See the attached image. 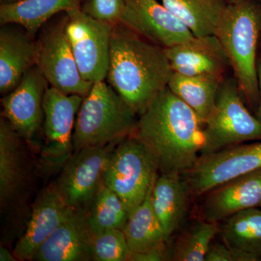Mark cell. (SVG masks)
<instances>
[{"label": "cell", "instance_id": "obj_11", "mask_svg": "<svg viewBox=\"0 0 261 261\" xmlns=\"http://www.w3.org/2000/svg\"><path fill=\"white\" fill-rule=\"evenodd\" d=\"M37 48L36 64L50 87L67 94H88L93 84L81 75L65 33V18L43 31Z\"/></svg>", "mask_w": 261, "mask_h": 261}, {"label": "cell", "instance_id": "obj_22", "mask_svg": "<svg viewBox=\"0 0 261 261\" xmlns=\"http://www.w3.org/2000/svg\"><path fill=\"white\" fill-rule=\"evenodd\" d=\"M224 81L215 77L189 76L173 73L168 87L205 123L214 111L218 93Z\"/></svg>", "mask_w": 261, "mask_h": 261}, {"label": "cell", "instance_id": "obj_6", "mask_svg": "<svg viewBox=\"0 0 261 261\" xmlns=\"http://www.w3.org/2000/svg\"><path fill=\"white\" fill-rule=\"evenodd\" d=\"M240 94L237 82L228 80L221 84L214 111L205 122L201 155L261 140V122L249 111Z\"/></svg>", "mask_w": 261, "mask_h": 261}, {"label": "cell", "instance_id": "obj_3", "mask_svg": "<svg viewBox=\"0 0 261 261\" xmlns=\"http://www.w3.org/2000/svg\"><path fill=\"white\" fill-rule=\"evenodd\" d=\"M261 32V10L252 0L228 4L215 35L222 44L232 68L239 90L249 106L260 101L257 49Z\"/></svg>", "mask_w": 261, "mask_h": 261}, {"label": "cell", "instance_id": "obj_17", "mask_svg": "<svg viewBox=\"0 0 261 261\" xmlns=\"http://www.w3.org/2000/svg\"><path fill=\"white\" fill-rule=\"evenodd\" d=\"M87 212L75 211L39 246L32 260H92L94 233L89 227Z\"/></svg>", "mask_w": 261, "mask_h": 261}, {"label": "cell", "instance_id": "obj_30", "mask_svg": "<svg viewBox=\"0 0 261 261\" xmlns=\"http://www.w3.org/2000/svg\"><path fill=\"white\" fill-rule=\"evenodd\" d=\"M260 259L248 252L231 248L223 243L211 244L205 261H257Z\"/></svg>", "mask_w": 261, "mask_h": 261}, {"label": "cell", "instance_id": "obj_36", "mask_svg": "<svg viewBox=\"0 0 261 261\" xmlns=\"http://www.w3.org/2000/svg\"><path fill=\"white\" fill-rule=\"evenodd\" d=\"M259 1H260V5H261V0H259Z\"/></svg>", "mask_w": 261, "mask_h": 261}, {"label": "cell", "instance_id": "obj_33", "mask_svg": "<svg viewBox=\"0 0 261 261\" xmlns=\"http://www.w3.org/2000/svg\"><path fill=\"white\" fill-rule=\"evenodd\" d=\"M0 260L15 261L18 260V258L15 257L14 253H12L5 247H1L0 248Z\"/></svg>", "mask_w": 261, "mask_h": 261}, {"label": "cell", "instance_id": "obj_29", "mask_svg": "<svg viewBox=\"0 0 261 261\" xmlns=\"http://www.w3.org/2000/svg\"><path fill=\"white\" fill-rule=\"evenodd\" d=\"M127 0H86L82 10L86 14L99 20L115 25L120 19Z\"/></svg>", "mask_w": 261, "mask_h": 261}, {"label": "cell", "instance_id": "obj_31", "mask_svg": "<svg viewBox=\"0 0 261 261\" xmlns=\"http://www.w3.org/2000/svg\"><path fill=\"white\" fill-rule=\"evenodd\" d=\"M166 242L149 247L142 251L130 254L128 260L162 261L168 260V252Z\"/></svg>", "mask_w": 261, "mask_h": 261}, {"label": "cell", "instance_id": "obj_8", "mask_svg": "<svg viewBox=\"0 0 261 261\" xmlns=\"http://www.w3.org/2000/svg\"><path fill=\"white\" fill-rule=\"evenodd\" d=\"M260 168L261 140L202 154L183 176L191 195L199 197L225 182Z\"/></svg>", "mask_w": 261, "mask_h": 261}, {"label": "cell", "instance_id": "obj_28", "mask_svg": "<svg viewBox=\"0 0 261 261\" xmlns=\"http://www.w3.org/2000/svg\"><path fill=\"white\" fill-rule=\"evenodd\" d=\"M130 251L123 229H111L95 233L91 245V258L94 261L128 260Z\"/></svg>", "mask_w": 261, "mask_h": 261}, {"label": "cell", "instance_id": "obj_35", "mask_svg": "<svg viewBox=\"0 0 261 261\" xmlns=\"http://www.w3.org/2000/svg\"><path fill=\"white\" fill-rule=\"evenodd\" d=\"M228 4H231V3H238V2L241 1V0H226Z\"/></svg>", "mask_w": 261, "mask_h": 261}, {"label": "cell", "instance_id": "obj_5", "mask_svg": "<svg viewBox=\"0 0 261 261\" xmlns=\"http://www.w3.org/2000/svg\"><path fill=\"white\" fill-rule=\"evenodd\" d=\"M159 166L147 146L135 135L120 141L103 175V185L121 199L128 216L145 200Z\"/></svg>", "mask_w": 261, "mask_h": 261}, {"label": "cell", "instance_id": "obj_19", "mask_svg": "<svg viewBox=\"0 0 261 261\" xmlns=\"http://www.w3.org/2000/svg\"><path fill=\"white\" fill-rule=\"evenodd\" d=\"M190 195L183 174L161 173L156 178L152 192V206L166 241L185 222Z\"/></svg>", "mask_w": 261, "mask_h": 261}, {"label": "cell", "instance_id": "obj_13", "mask_svg": "<svg viewBox=\"0 0 261 261\" xmlns=\"http://www.w3.org/2000/svg\"><path fill=\"white\" fill-rule=\"evenodd\" d=\"M47 84L35 64L25 72L17 87L2 99L3 118L22 138L32 140L42 126L43 97Z\"/></svg>", "mask_w": 261, "mask_h": 261}, {"label": "cell", "instance_id": "obj_1", "mask_svg": "<svg viewBox=\"0 0 261 261\" xmlns=\"http://www.w3.org/2000/svg\"><path fill=\"white\" fill-rule=\"evenodd\" d=\"M205 129L197 113L166 87L139 116L132 135L150 150L161 173L185 174L201 155Z\"/></svg>", "mask_w": 261, "mask_h": 261}, {"label": "cell", "instance_id": "obj_15", "mask_svg": "<svg viewBox=\"0 0 261 261\" xmlns=\"http://www.w3.org/2000/svg\"><path fill=\"white\" fill-rule=\"evenodd\" d=\"M165 50L173 73L181 75L224 80L230 66L227 55L215 34L194 37Z\"/></svg>", "mask_w": 261, "mask_h": 261}, {"label": "cell", "instance_id": "obj_10", "mask_svg": "<svg viewBox=\"0 0 261 261\" xmlns=\"http://www.w3.org/2000/svg\"><path fill=\"white\" fill-rule=\"evenodd\" d=\"M84 97L63 93L47 87L43 97V134L44 144L42 160L51 169H58L73 153V134L75 118Z\"/></svg>", "mask_w": 261, "mask_h": 261}, {"label": "cell", "instance_id": "obj_4", "mask_svg": "<svg viewBox=\"0 0 261 261\" xmlns=\"http://www.w3.org/2000/svg\"><path fill=\"white\" fill-rule=\"evenodd\" d=\"M137 115L109 84L96 82L84 97L75 118L73 152L118 142L132 135Z\"/></svg>", "mask_w": 261, "mask_h": 261}, {"label": "cell", "instance_id": "obj_37", "mask_svg": "<svg viewBox=\"0 0 261 261\" xmlns=\"http://www.w3.org/2000/svg\"><path fill=\"white\" fill-rule=\"evenodd\" d=\"M260 207H261V202H260Z\"/></svg>", "mask_w": 261, "mask_h": 261}, {"label": "cell", "instance_id": "obj_34", "mask_svg": "<svg viewBox=\"0 0 261 261\" xmlns=\"http://www.w3.org/2000/svg\"><path fill=\"white\" fill-rule=\"evenodd\" d=\"M3 3H13V2L19 1V0H1Z\"/></svg>", "mask_w": 261, "mask_h": 261}, {"label": "cell", "instance_id": "obj_14", "mask_svg": "<svg viewBox=\"0 0 261 261\" xmlns=\"http://www.w3.org/2000/svg\"><path fill=\"white\" fill-rule=\"evenodd\" d=\"M75 211L65 202L56 183L44 189L33 205L25 232L15 245V257L32 260L39 246Z\"/></svg>", "mask_w": 261, "mask_h": 261}, {"label": "cell", "instance_id": "obj_32", "mask_svg": "<svg viewBox=\"0 0 261 261\" xmlns=\"http://www.w3.org/2000/svg\"><path fill=\"white\" fill-rule=\"evenodd\" d=\"M257 79H258L259 93H260V101L257 111V118L261 122V57L257 58Z\"/></svg>", "mask_w": 261, "mask_h": 261}, {"label": "cell", "instance_id": "obj_2", "mask_svg": "<svg viewBox=\"0 0 261 261\" xmlns=\"http://www.w3.org/2000/svg\"><path fill=\"white\" fill-rule=\"evenodd\" d=\"M173 73L164 48L123 24L113 25L106 80L137 116L168 87Z\"/></svg>", "mask_w": 261, "mask_h": 261}, {"label": "cell", "instance_id": "obj_7", "mask_svg": "<svg viewBox=\"0 0 261 261\" xmlns=\"http://www.w3.org/2000/svg\"><path fill=\"white\" fill-rule=\"evenodd\" d=\"M65 29L84 80L92 84L106 80L113 25L96 20L79 8L67 12Z\"/></svg>", "mask_w": 261, "mask_h": 261}, {"label": "cell", "instance_id": "obj_9", "mask_svg": "<svg viewBox=\"0 0 261 261\" xmlns=\"http://www.w3.org/2000/svg\"><path fill=\"white\" fill-rule=\"evenodd\" d=\"M118 142L84 147L73 152L63 165L56 185L68 205L75 210L88 211L102 185L105 170Z\"/></svg>", "mask_w": 261, "mask_h": 261}, {"label": "cell", "instance_id": "obj_20", "mask_svg": "<svg viewBox=\"0 0 261 261\" xmlns=\"http://www.w3.org/2000/svg\"><path fill=\"white\" fill-rule=\"evenodd\" d=\"M82 0H19L0 6V23L23 27L32 37L58 13L81 8Z\"/></svg>", "mask_w": 261, "mask_h": 261}, {"label": "cell", "instance_id": "obj_27", "mask_svg": "<svg viewBox=\"0 0 261 261\" xmlns=\"http://www.w3.org/2000/svg\"><path fill=\"white\" fill-rule=\"evenodd\" d=\"M220 233L219 223L196 221L177 240L172 252L176 261H205L211 244Z\"/></svg>", "mask_w": 261, "mask_h": 261}, {"label": "cell", "instance_id": "obj_24", "mask_svg": "<svg viewBox=\"0 0 261 261\" xmlns=\"http://www.w3.org/2000/svg\"><path fill=\"white\" fill-rule=\"evenodd\" d=\"M220 233L225 245L261 258L260 209H246L224 220Z\"/></svg>", "mask_w": 261, "mask_h": 261}, {"label": "cell", "instance_id": "obj_18", "mask_svg": "<svg viewBox=\"0 0 261 261\" xmlns=\"http://www.w3.org/2000/svg\"><path fill=\"white\" fill-rule=\"evenodd\" d=\"M3 25L0 31V92L6 95L17 87L37 62V42L27 32Z\"/></svg>", "mask_w": 261, "mask_h": 261}, {"label": "cell", "instance_id": "obj_26", "mask_svg": "<svg viewBox=\"0 0 261 261\" xmlns=\"http://www.w3.org/2000/svg\"><path fill=\"white\" fill-rule=\"evenodd\" d=\"M94 234L111 229H123L128 219L120 197L106 185L101 186L87 212Z\"/></svg>", "mask_w": 261, "mask_h": 261}, {"label": "cell", "instance_id": "obj_25", "mask_svg": "<svg viewBox=\"0 0 261 261\" xmlns=\"http://www.w3.org/2000/svg\"><path fill=\"white\" fill-rule=\"evenodd\" d=\"M154 184L145 200L129 215L123 228L130 254L167 242L152 206V192Z\"/></svg>", "mask_w": 261, "mask_h": 261}, {"label": "cell", "instance_id": "obj_23", "mask_svg": "<svg viewBox=\"0 0 261 261\" xmlns=\"http://www.w3.org/2000/svg\"><path fill=\"white\" fill-rule=\"evenodd\" d=\"M161 3L195 37L215 34L228 5L226 0H161Z\"/></svg>", "mask_w": 261, "mask_h": 261}, {"label": "cell", "instance_id": "obj_16", "mask_svg": "<svg viewBox=\"0 0 261 261\" xmlns=\"http://www.w3.org/2000/svg\"><path fill=\"white\" fill-rule=\"evenodd\" d=\"M202 219L219 223L232 215L260 206L261 168L215 187L205 193Z\"/></svg>", "mask_w": 261, "mask_h": 261}, {"label": "cell", "instance_id": "obj_21", "mask_svg": "<svg viewBox=\"0 0 261 261\" xmlns=\"http://www.w3.org/2000/svg\"><path fill=\"white\" fill-rule=\"evenodd\" d=\"M20 137L9 122L0 121V200L2 207L15 198L23 185V156Z\"/></svg>", "mask_w": 261, "mask_h": 261}, {"label": "cell", "instance_id": "obj_12", "mask_svg": "<svg viewBox=\"0 0 261 261\" xmlns=\"http://www.w3.org/2000/svg\"><path fill=\"white\" fill-rule=\"evenodd\" d=\"M120 23L164 49L195 37L177 16L158 0H127Z\"/></svg>", "mask_w": 261, "mask_h": 261}]
</instances>
